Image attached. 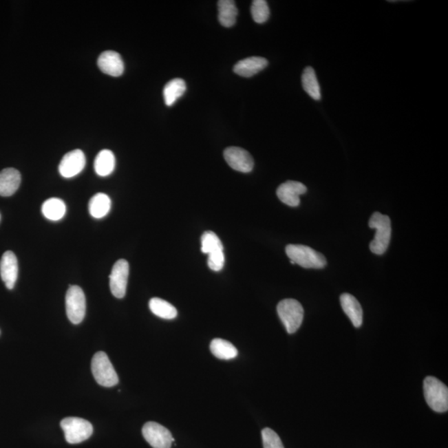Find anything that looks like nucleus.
<instances>
[{"mask_svg":"<svg viewBox=\"0 0 448 448\" xmlns=\"http://www.w3.org/2000/svg\"><path fill=\"white\" fill-rule=\"evenodd\" d=\"M369 226L370 228L376 229L374 240L370 244V251L376 255H383L389 248L392 233L390 217L375 212L370 217Z\"/></svg>","mask_w":448,"mask_h":448,"instance_id":"nucleus-1","label":"nucleus"},{"mask_svg":"<svg viewBox=\"0 0 448 448\" xmlns=\"http://www.w3.org/2000/svg\"><path fill=\"white\" fill-rule=\"evenodd\" d=\"M286 253L290 261L304 268L321 269L327 264L324 255L308 246L290 244L286 246Z\"/></svg>","mask_w":448,"mask_h":448,"instance_id":"nucleus-2","label":"nucleus"},{"mask_svg":"<svg viewBox=\"0 0 448 448\" xmlns=\"http://www.w3.org/2000/svg\"><path fill=\"white\" fill-rule=\"evenodd\" d=\"M423 394L427 405L437 413L448 410V389L438 378L427 376L423 381Z\"/></svg>","mask_w":448,"mask_h":448,"instance_id":"nucleus-3","label":"nucleus"},{"mask_svg":"<svg viewBox=\"0 0 448 448\" xmlns=\"http://www.w3.org/2000/svg\"><path fill=\"white\" fill-rule=\"evenodd\" d=\"M277 313L289 334L297 332L304 318V309L294 299H285L277 305Z\"/></svg>","mask_w":448,"mask_h":448,"instance_id":"nucleus-4","label":"nucleus"},{"mask_svg":"<svg viewBox=\"0 0 448 448\" xmlns=\"http://www.w3.org/2000/svg\"><path fill=\"white\" fill-rule=\"evenodd\" d=\"M92 371L95 381L103 387H110L119 382L114 367L107 354L103 351L96 353L92 361Z\"/></svg>","mask_w":448,"mask_h":448,"instance_id":"nucleus-5","label":"nucleus"},{"mask_svg":"<svg viewBox=\"0 0 448 448\" xmlns=\"http://www.w3.org/2000/svg\"><path fill=\"white\" fill-rule=\"evenodd\" d=\"M61 427L65 434L66 441L70 444L86 441L94 434L92 423L80 418L70 417L63 419Z\"/></svg>","mask_w":448,"mask_h":448,"instance_id":"nucleus-6","label":"nucleus"},{"mask_svg":"<svg viewBox=\"0 0 448 448\" xmlns=\"http://www.w3.org/2000/svg\"><path fill=\"white\" fill-rule=\"evenodd\" d=\"M67 318L74 325L83 321L86 314V297L78 286H71L66 295Z\"/></svg>","mask_w":448,"mask_h":448,"instance_id":"nucleus-7","label":"nucleus"},{"mask_svg":"<svg viewBox=\"0 0 448 448\" xmlns=\"http://www.w3.org/2000/svg\"><path fill=\"white\" fill-rule=\"evenodd\" d=\"M142 434L147 442L153 448H171L175 442L171 431L167 427L155 422L145 423Z\"/></svg>","mask_w":448,"mask_h":448,"instance_id":"nucleus-8","label":"nucleus"},{"mask_svg":"<svg viewBox=\"0 0 448 448\" xmlns=\"http://www.w3.org/2000/svg\"><path fill=\"white\" fill-rule=\"evenodd\" d=\"M128 277V262L124 259L117 261L113 266L110 275V288L113 296L119 299L126 296Z\"/></svg>","mask_w":448,"mask_h":448,"instance_id":"nucleus-9","label":"nucleus"},{"mask_svg":"<svg viewBox=\"0 0 448 448\" xmlns=\"http://www.w3.org/2000/svg\"><path fill=\"white\" fill-rule=\"evenodd\" d=\"M224 156L229 167L242 173H249L254 167V160L251 155L239 147H228L225 149Z\"/></svg>","mask_w":448,"mask_h":448,"instance_id":"nucleus-10","label":"nucleus"},{"mask_svg":"<svg viewBox=\"0 0 448 448\" xmlns=\"http://www.w3.org/2000/svg\"><path fill=\"white\" fill-rule=\"evenodd\" d=\"M86 165V157L81 149H74L63 157L59 164V173L64 178L70 179L79 175Z\"/></svg>","mask_w":448,"mask_h":448,"instance_id":"nucleus-11","label":"nucleus"},{"mask_svg":"<svg viewBox=\"0 0 448 448\" xmlns=\"http://www.w3.org/2000/svg\"><path fill=\"white\" fill-rule=\"evenodd\" d=\"M306 191H308V188L303 184L297 182V181L289 180L278 187L277 195L282 203L290 206V207H297L300 204V196L304 195Z\"/></svg>","mask_w":448,"mask_h":448,"instance_id":"nucleus-12","label":"nucleus"},{"mask_svg":"<svg viewBox=\"0 0 448 448\" xmlns=\"http://www.w3.org/2000/svg\"><path fill=\"white\" fill-rule=\"evenodd\" d=\"M18 260L15 254L11 251L3 253L0 261V275L8 289L12 290L14 288L18 279Z\"/></svg>","mask_w":448,"mask_h":448,"instance_id":"nucleus-13","label":"nucleus"},{"mask_svg":"<svg viewBox=\"0 0 448 448\" xmlns=\"http://www.w3.org/2000/svg\"><path fill=\"white\" fill-rule=\"evenodd\" d=\"M98 65L103 74L111 76H120L124 72V63L122 56L114 51L103 52L99 56Z\"/></svg>","mask_w":448,"mask_h":448,"instance_id":"nucleus-14","label":"nucleus"},{"mask_svg":"<svg viewBox=\"0 0 448 448\" xmlns=\"http://www.w3.org/2000/svg\"><path fill=\"white\" fill-rule=\"evenodd\" d=\"M268 65V61L266 58L262 56H250L237 62L233 67V72L244 78H251L265 70Z\"/></svg>","mask_w":448,"mask_h":448,"instance_id":"nucleus-15","label":"nucleus"},{"mask_svg":"<svg viewBox=\"0 0 448 448\" xmlns=\"http://www.w3.org/2000/svg\"><path fill=\"white\" fill-rule=\"evenodd\" d=\"M21 175L17 169L7 168L0 171V196L9 197L18 191Z\"/></svg>","mask_w":448,"mask_h":448,"instance_id":"nucleus-16","label":"nucleus"},{"mask_svg":"<svg viewBox=\"0 0 448 448\" xmlns=\"http://www.w3.org/2000/svg\"><path fill=\"white\" fill-rule=\"evenodd\" d=\"M341 304L354 326L360 328L363 324V310L360 302L352 295L344 293L341 296Z\"/></svg>","mask_w":448,"mask_h":448,"instance_id":"nucleus-17","label":"nucleus"},{"mask_svg":"<svg viewBox=\"0 0 448 448\" xmlns=\"http://www.w3.org/2000/svg\"><path fill=\"white\" fill-rule=\"evenodd\" d=\"M111 207L110 197L106 193H98L89 201V213L95 219H102L108 215Z\"/></svg>","mask_w":448,"mask_h":448,"instance_id":"nucleus-18","label":"nucleus"},{"mask_svg":"<svg viewBox=\"0 0 448 448\" xmlns=\"http://www.w3.org/2000/svg\"><path fill=\"white\" fill-rule=\"evenodd\" d=\"M116 158L109 149H103L96 156L94 162L95 171L99 176L106 177L114 171Z\"/></svg>","mask_w":448,"mask_h":448,"instance_id":"nucleus-19","label":"nucleus"},{"mask_svg":"<svg viewBox=\"0 0 448 448\" xmlns=\"http://www.w3.org/2000/svg\"><path fill=\"white\" fill-rule=\"evenodd\" d=\"M186 91V83L181 78H175L165 85L163 94L164 103L167 106L171 107L175 103L178 99L184 94Z\"/></svg>","mask_w":448,"mask_h":448,"instance_id":"nucleus-20","label":"nucleus"},{"mask_svg":"<svg viewBox=\"0 0 448 448\" xmlns=\"http://www.w3.org/2000/svg\"><path fill=\"white\" fill-rule=\"evenodd\" d=\"M219 7V20L221 25L225 28L233 27L236 23L238 11L235 2L233 0H220Z\"/></svg>","mask_w":448,"mask_h":448,"instance_id":"nucleus-21","label":"nucleus"},{"mask_svg":"<svg viewBox=\"0 0 448 448\" xmlns=\"http://www.w3.org/2000/svg\"><path fill=\"white\" fill-rule=\"evenodd\" d=\"M301 83L304 91L310 98L316 100H321L320 85L318 83L316 72H314L312 67H308L305 68L303 74L301 76Z\"/></svg>","mask_w":448,"mask_h":448,"instance_id":"nucleus-22","label":"nucleus"},{"mask_svg":"<svg viewBox=\"0 0 448 448\" xmlns=\"http://www.w3.org/2000/svg\"><path fill=\"white\" fill-rule=\"evenodd\" d=\"M211 350L212 354L220 360H232L238 354L236 347L232 343L219 338L213 340L211 344Z\"/></svg>","mask_w":448,"mask_h":448,"instance_id":"nucleus-23","label":"nucleus"},{"mask_svg":"<svg viewBox=\"0 0 448 448\" xmlns=\"http://www.w3.org/2000/svg\"><path fill=\"white\" fill-rule=\"evenodd\" d=\"M42 213L46 219L52 221L62 220L66 213V205L62 200L52 198L44 202Z\"/></svg>","mask_w":448,"mask_h":448,"instance_id":"nucleus-24","label":"nucleus"},{"mask_svg":"<svg viewBox=\"0 0 448 448\" xmlns=\"http://www.w3.org/2000/svg\"><path fill=\"white\" fill-rule=\"evenodd\" d=\"M149 309L156 316L165 319V320H172L177 317V310L168 301L162 300L158 297L152 298L149 303Z\"/></svg>","mask_w":448,"mask_h":448,"instance_id":"nucleus-25","label":"nucleus"},{"mask_svg":"<svg viewBox=\"0 0 448 448\" xmlns=\"http://www.w3.org/2000/svg\"><path fill=\"white\" fill-rule=\"evenodd\" d=\"M224 250L220 237L212 231H206L201 237V251L205 254H209Z\"/></svg>","mask_w":448,"mask_h":448,"instance_id":"nucleus-26","label":"nucleus"},{"mask_svg":"<svg viewBox=\"0 0 448 448\" xmlns=\"http://www.w3.org/2000/svg\"><path fill=\"white\" fill-rule=\"evenodd\" d=\"M251 14L254 21L257 23H264L268 21L270 17L268 2L265 0H254L251 7Z\"/></svg>","mask_w":448,"mask_h":448,"instance_id":"nucleus-27","label":"nucleus"},{"mask_svg":"<svg viewBox=\"0 0 448 448\" xmlns=\"http://www.w3.org/2000/svg\"><path fill=\"white\" fill-rule=\"evenodd\" d=\"M262 437L264 448H284L279 436L268 427L262 431Z\"/></svg>","mask_w":448,"mask_h":448,"instance_id":"nucleus-28","label":"nucleus"},{"mask_svg":"<svg viewBox=\"0 0 448 448\" xmlns=\"http://www.w3.org/2000/svg\"><path fill=\"white\" fill-rule=\"evenodd\" d=\"M225 257L224 250H220L209 254L208 258L209 268L215 272L221 271L224 266Z\"/></svg>","mask_w":448,"mask_h":448,"instance_id":"nucleus-29","label":"nucleus"},{"mask_svg":"<svg viewBox=\"0 0 448 448\" xmlns=\"http://www.w3.org/2000/svg\"><path fill=\"white\" fill-rule=\"evenodd\" d=\"M0 220H1V215H0Z\"/></svg>","mask_w":448,"mask_h":448,"instance_id":"nucleus-30","label":"nucleus"}]
</instances>
